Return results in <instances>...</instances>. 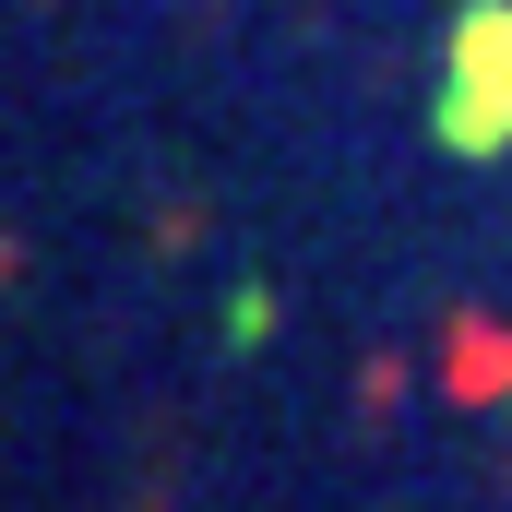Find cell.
Instances as JSON below:
<instances>
[{
	"label": "cell",
	"instance_id": "7a4b0ae2",
	"mask_svg": "<svg viewBox=\"0 0 512 512\" xmlns=\"http://www.w3.org/2000/svg\"><path fill=\"white\" fill-rule=\"evenodd\" d=\"M453 72L512 84V0H465V24H453Z\"/></svg>",
	"mask_w": 512,
	"mask_h": 512
},
{
	"label": "cell",
	"instance_id": "6da1fadb",
	"mask_svg": "<svg viewBox=\"0 0 512 512\" xmlns=\"http://www.w3.org/2000/svg\"><path fill=\"white\" fill-rule=\"evenodd\" d=\"M501 393H512V334L465 310L453 322V405H501Z\"/></svg>",
	"mask_w": 512,
	"mask_h": 512
},
{
	"label": "cell",
	"instance_id": "3957f363",
	"mask_svg": "<svg viewBox=\"0 0 512 512\" xmlns=\"http://www.w3.org/2000/svg\"><path fill=\"white\" fill-rule=\"evenodd\" d=\"M262 334H274V286H239L227 298V346H262Z\"/></svg>",
	"mask_w": 512,
	"mask_h": 512
}]
</instances>
